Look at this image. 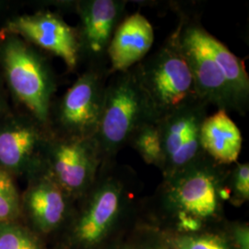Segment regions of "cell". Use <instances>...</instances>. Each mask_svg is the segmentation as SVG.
Wrapping results in <instances>:
<instances>
[{
    "label": "cell",
    "mask_w": 249,
    "mask_h": 249,
    "mask_svg": "<svg viewBox=\"0 0 249 249\" xmlns=\"http://www.w3.org/2000/svg\"><path fill=\"white\" fill-rule=\"evenodd\" d=\"M177 31L199 99L218 110L246 116L249 77L244 61L212 36L195 16L182 13Z\"/></svg>",
    "instance_id": "1"
},
{
    "label": "cell",
    "mask_w": 249,
    "mask_h": 249,
    "mask_svg": "<svg viewBox=\"0 0 249 249\" xmlns=\"http://www.w3.org/2000/svg\"><path fill=\"white\" fill-rule=\"evenodd\" d=\"M158 122L151 102L133 69L114 73L107 80L103 113L94 141L102 165L114 162L142 125Z\"/></svg>",
    "instance_id": "2"
},
{
    "label": "cell",
    "mask_w": 249,
    "mask_h": 249,
    "mask_svg": "<svg viewBox=\"0 0 249 249\" xmlns=\"http://www.w3.org/2000/svg\"><path fill=\"white\" fill-rule=\"evenodd\" d=\"M0 64L14 96L48 127L56 82L45 56L22 38L1 31Z\"/></svg>",
    "instance_id": "3"
},
{
    "label": "cell",
    "mask_w": 249,
    "mask_h": 249,
    "mask_svg": "<svg viewBox=\"0 0 249 249\" xmlns=\"http://www.w3.org/2000/svg\"><path fill=\"white\" fill-rule=\"evenodd\" d=\"M132 69L158 121L178 107L199 99L177 29L155 52Z\"/></svg>",
    "instance_id": "4"
},
{
    "label": "cell",
    "mask_w": 249,
    "mask_h": 249,
    "mask_svg": "<svg viewBox=\"0 0 249 249\" xmlns=\"http://www.w3.org/2000/svg\"><path fill=\"white\" fill-rule=\"evenodd\" d=\"M226 167L206 154L187 168L164 178L160 196L163 208L174 215L189 214L202 222L215 219L222 210Z\"/></svg>",
    "instance_id": "5"
},
{
    "label": "cell",
    "mask_w": 249,
    "mask_h": 249,
    "mask_svg": "<svg viewBox=\"0 0 249 249\" xmlns=\"http://www.w3.org/2000/svg\"><path fill=\"white\" fill-rule=\"evenodd\" d=\"M108 79L107 72H82L57 105L51 107L50 132L71 138H94L103 113Z\"/></svg>",
    "instance_id": "6"
},
{
    "label": "cell",
    "mask_w": 249,
    "mask_h": 249,
    "mask_svg": "<svg viewBox=\"0 0 249 249\" xmlns=\"http://www.w3.org/2000/svg\"><path fill=\"white\" fill-rule=\"evenodd\" d=\"M113 166L114 162L101 165L94 184L84 195L85 203L74 231L75 239L84 248L103 242L127 203V184Z\"/></svg>",
    "instance_id": "7"
},
{
    "label": "cell",
    "mask_w": 249,
    "mask_h": 249,
    "mask_svg": "<svg viewBox=\"0 0 249 249\" xmlns=\"http://www.w3.org/2000/svg\"><path fill=\"white\" fill-rule=\"evenodd\" d=\"M102 165L93 138L81 139L50 134L45 151V167L71 196H83L94 184Z\"/></svg>",
    "instance_id": "8"
},
{
    "label": "cell",
    "mask_w": 249,
    "mask_h": 249,
    "mask_svg": "<svg viewBox=\"0 0 249 249\" xmlns=\"http://www.w3.org/2000/svg\"><path fill=\"white\" fill-rule=\"evenodd\" d=\"M209 107L197 99L178 107L158 121L164 178L187 168L206 155L200 132Z\"/></svg>",
    "instance_id": "9"
},
{
    "label": "cell",
    "mask_w": 249,
    "mask_h": 249,
    "mask_svg": "<svg viewBox=\"0 0 249 249\" xmlns=\"http://www.w3.org/2000/svg\"><path fill=\"white\" fill-rule=\"evenodd\" d=\"M126 5L124 0L76 2V11L80 17L79 26L76 28L80 63L86 64V70L108 73L109 45L117 27L127 16Z\"/></svg>",
    "instance_id": "10"
},
{
    "label": "cell",
    "mask_w": 249,
    "mask_h": 249,
    "mask_svg": "<svg viewBox=\"0 0 249 249\" xmlns=\"http://www.w3.org/2000/svg\"><path fill=\"white\" fill-rule=\"evenodd\" d=\"M48 127L33 116L0 117V169L9 175H34L45 166Z\"/></svg>",
    "instance_id": "11"
},
{
    "label": "cell",
    "mask_w": 249,
    "mask_h": 249,
    "mask_svg": "<svg viewBox=\"0 0 249 249\" xmlns=\"http://www.w3.org/2000/svg\"><path fill=\"white\" fill-rule=\"evenodd\" d=\"M2 32L18 36L30 45L60 57L71 71L80 64L76 28L53 12L38 11L11 18Z\"/></svg>",
    "instance_id": "12"
},
{
    "label": "cell",
    "mask_w": 249,
    "mask_h": 249,
    "mask_svg": "<svg viewBox=\"0 0 249 249\" xmlns=\"http://www.w3.org/2000/svg\"><path fill=\"white\" fill-rule=\"evenodd\" d=\"M71 198L44 166L33 175L24 193L23 205L36 227L49 232L62 223Z\"/></svg>",
    "instance_id": "13"
},
{
    "label": "cell",
    "mask_w": 249,
    "mask_h": 249,
    "mask_svg": "<svg viewBox=\"0 0 249 249\" xmlns=\"http://www.w3.org/2000/svg\"><path fill=\"white\" fill-rule=\"evenodd\" d=\"M154 42L151 22L140 12L127 15L117 27L108 49L109 76L132 69L143 60Z\"/></svg>",
    "instance_id": "14"
},
{
    "label": "cell",
    "mask_w": 249,
    "mask_h": 249,
    "mask_svg": "<svg viewBox=\"0 0 249 249\" xmlns=\"http://www.w3.org/2000/svg\"><path fill=\"white\" fill-rule=\"evenodd\" d=\"M200 142L205 153L216 163L230 166L237 162L242 149V135L226 111L218 110L206 117Z\"/></svg>",
    "instance_id": "15"
},
{
    "label": "cell",
    "mask_w": 249,
    "mask_h": 249,
    "mask_svg": "<svg viewBox=\"0 0 249 249\" xmlns=\"http://www.w3.org/2000/svg\"><path fill=\"white\" fill-rule=\"evenodd\" d=\"M128 146L138 151L145 162L161 170L163 156L158 122L148 123L140 127L130 139Z\"/></svg>",
    "instance_id": "16"
},
{
    "label": "cell",
    "mask_w": 249,
    "mask_h": 249,
    "mask_svg": "<svg viewBox=\"0 0 249 249\" xmlns=\"http://www.w3.org/2000/svg\"><path fill=\"white\" fill-rule=\"evenodd\" d=\"M20 210L21 203L12 176L0 169V223L14 220Z\"/></svg>",
    "instance_id": "17"
},
{
    "label": "cell",
    "mask_w": 249,
    "mask_h": 249,
    "mask_svg": "<svg viewBox=\"0 0 249 249\" xmlns=\"http://www.w3.org/2000/svg\"><path fill=\"white\" fill-rule=\"evenodd\" d=\"M170 249H232L229 243L216 234H178L168 238Z\"/></svg>",
    "instance_id": "18"
},
{
    "label": "cell",
    "mask_w": 249,
    "mask_h": 249,
    "mask_svg": "<svg viewBox=\"0 0 249 249\" xmlns=\"http://www.w3.org/2000/svg\"><path fill=\"white\" fill-rule=\"evenodd\" d=\"M0 249H42L39 240L26 229L12 223H0Z\"/></svg>",
    "instance_id": "19"
},
{
    "label": "cell",
    "mask_w": 249,
    "mask_h": 249,
    "mask_svg": "<svg viewBox=\"0 0 249 249\" xmlns=\"http://www.w3.org/2000/svg\"><path fill=\"white\" fill-rule=\"evenodd\" d=\"M233 164L231 171L228 172L226 187L230 191V200L239 206L249 199V162Z\"/></svg>",
    "instance_id": "20"
},
{
    "label": "cell",
    "mask_w": 249,
    "mask_h": 249,
    "mask_svg": "<svg viewBox=\"0 0 249 249\" xmlns=\"http://www.w3.org/2000/svg\"><path fill=\"white\" fill-rule=\"evenodd\" d=\"M175 216L177 218V225L178 226V229L184 233H187V234L195 233L199 231L202 227L203 222L189 214L178 213Z\"/></svg>",
    "instance_id": "21"
},
{
    "label": "cell",
    "mask_w": 249,
    "mask_h": 249,
    "mask_svg": "<svg viewBox=\"0 0 249 249\" xmlns=\"http://www.w3.org/2000/svg\"><path fill=\"white\" fill-rule=\"evenodd\" d=\"M231 237L237 249H249V227L246 223H238L232 227Z\"/></svg>",
    "instance_id": "22"
},
{
    "label": "cell",
    "mask_w": 249,
    "mask_h": 249,
    "mask_svg": "<svg viewBox=\"0 0 249 249\" xmlns=\"http://www.w3.org/2000/svg\"><path fill=\"white\" fill-rule=\"evenodd\" d=\"M7 114H8L7 113V106H6V103H5L4 99H3L1 90H0V117L6 116Z\"/></svg>",
    "instance_id": "23"
},
{
    "label": "cell",
    "mask_w": 249,
    "mask_h": 249,
    "mask_svg": "<svg viewBox=\"0 0 249 249\" xmlns=\"http://www.w3.org/2000/svg\"><path fill=\"white\" fill-rule=\"evenodd\" d=\"M148 249H170L168 247H164V246H161V245H156V246H152L150 247Z\"/></svg>",
    "instance_id": "24"
}]
</instances>
